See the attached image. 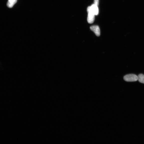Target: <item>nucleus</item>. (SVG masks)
Instances as JSON below:
<instances>
[{"mask_svg": "<svg viewBox=\"0 0 144 144\" xmlns=\"http://www.w3.org/2000/svg\"><path fill=\"white\" fill-rule=\"evenodd\" d=\"M138 76V80L139 82L140 83L144 84V75L142 74H140Z\"/></svg>", "mask_w": 144, "mask_h": 144, "instance_id": "nucleus-6", "label": "nucleus"}, {"mask_svg": "<svg viewBox=\"0 0 144 144\" xmlns=\"http://www.w3.org/2000/svg\"><path fill=\"white\" fill-rule=\"evenodd\" d=\"M90 7H91V9L94 15H98L99 13L98 6L94 4L90 6Z\"/></svg>", "mask_w": 144, "mask_h": 144, "instance_id": "nucleus-4", "label": "nucleus"}, {"mask_svg": "<svg viewBox=\"0 0 144 144\" xmlns=\"http://www.w3.org/2000/svg\"><path fill=\"white\" fill-rule=\"evenodd\" d=\"M87 11L88 13V22L89 24H92L95 20V15L92 12L90 6H89L87 8Z\"/></svg>", "mask_w": 144, "mask_h": 144, "instance_id": "nucleus-1", "label": "nucleus"}, {"mask_svg": "<svg viewBox=\"0 0 144 144\" xmlns=\"http://www.w3.org/2000/svg\"><path fill=\"white\" fill-rule=\"evenodd\" d=\"M124 79L127 82H135L138 80V76L134 74H129L124 76Z\"/></svg>", "mask_w": 144, "mask_h": 144, "instance_id": "nucleus-2", "label": "nucleus"}, {"mask_svg": "<svg viewBox=\"0 0 144 144\" xmlns=\"http://www.w3.org/2000/svg\"><path fill=\"white\" fill-rule=\"evenodd\" d=\"M99 0H94V4L98 6Z\"/></svg>", "mask_w": 144, "mask_h": 144, "instance_id": "nucleus-7", "label": "nucleus"}, {"mask_svg": "<svg viewBox=\"0 0 144 144\" xmlns=\"http://www.w3.org/2000/svg\"><path fill=\"white\" fill-rule=\"evenodd\" d=\"M17 2V0H8L7 3V6L9 8H12Z\"/></svg>", "mask_w": 144, "mask_h": 144, "instance_id": "nucleus-5", "label": "nucleus"}, {"mask_svg": "<svg viewBox=\"0 0 144 144\" xmlns=\"http://www.w3.org/2000/svg\"><path fill=\"white\" fill-rule=\"evenodd\" d=\"M90 30L93 32L98 37L100 36V30L98 26H93L90 27Z\"/></svg>", "mask_w": 144, "mask_h": 144, "instance_id": "nucleus-3", "label": "nucleus"}]
</instances>
